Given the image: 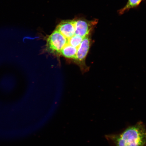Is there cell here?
<instances>
[{
  "label": "cell",
  "mask_w": 146,
  "mask_h": 146,
  "mask_svg": "<svg viewBox=\"0 0 146 146\" xmlns=\"http://www.w3.org/2000/svg\"><path fill=\"white\" fill-rule=\"evenodd\" d=\"M105 138L112 146H146V126L138 121L119 133L106 135Z\"/></svg>",
  "instance_id": "1"
},
{
  "label": "cell",
  "mask_w": 146,
  "mask_h": 146,
  "mask_svg": "<svg viewBox=\"0 0 146 146\" xmlns=\"http://www.w3.org/2000/svg\"><path fill=\"white\" fill-rule=\"evenodd\" d=\"M68 42V40L57 30H55L47 39L46 47L49 52L60 54L61 51Z\"/></svg>",
  "instance_id": "2"
},
{
  "label": "cell",
  "mask_w": 146,
  "mask_h": 146,
  "mask_svg": "<svg viewBox=\"0 0 146 146\" xmlns=\"http://www.w3.org/2000/svg\"><path fill=\"white\" fill-rule=\"evenodd\" d=\"M74 21L75 35L83 38L90 35L93 29L98 23L97 19L92 21L79 19Z\"/></svg>",
  "instance_id": "3"
},
{
  "label": "cell",
  "mask_w": 146,
  "mask_h": 146,
  "mask_svg": "<svg viewBox=\"0 0 146 146\" xmlns=\"http://www.w3.org/2000/svg\"><path fill=\"white\" fill-rule=\"evenodd\" d=\"M91 45V39L89 35L84 38L81 44L78 47L75 59L86 69L87 68L85 64V60L90 50Z\"/></svg>",
  "instance_id": "4"
},
{
  "label": "cell",
  "mask_w": 146,
  "mask_h": 146,
  "mask_svg": "<svg viewBox=\"0 0 146 146\" xmlns=\"http://www.w3.org/2000/svg\"><path fill=\"white\" fill-rule=\"evenodd\" d=\"M56 30L68 40L75 35V29L74 21H67L62 22L56 27Z\"/></svg>",
  "instance_id": "5"
},
{
  "label": "cell",
  "mask_w": 146,
  "mask_h": 146,
  "mask_svg": "<svg viewBox=\"0 0 146 146\" xmlns=\"http://www.w3.org/2000/svg\"><path fill=\"white\" fill-rule=\"evenodd\" d=\"M78 49L67 44L64 47L61 52V55L67 58L75 59Z\"/></svg>",
  "instance_id": "6"
},
{
  "label": "cell",
  "mask_w": 146,
  "mask_h": 146,
  "mask_svg": "<svg viewBox=\"0 0 146 146\" xmlns=\"http://www.w3.org/2000/svg\"><path fill=\"white\" fill-rule=\"evenodd\" d=\"M142 1L143 0H128L125 6L118 11L119 14H123L131 9L136 8L140 5Z\"/></svg>",
  "instance_id": "7"
},
{
  "label": "cell",
  "mask_w": 146,
  "mask_h": 146,
  "mask_svg": "<svg viewBox=\"0 0 146 146\" xmlns=\"http://www.w3.org/2000/svg\"><path fill=\"white\" fill-rule=\"evenodd\" d=\"M84 38L81 36L75 35L72 37L68 39V42L67 44L78 49Z\"/></svg>",
  "instance_id": "8"
}]
</instances>
